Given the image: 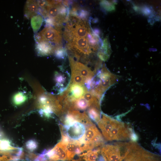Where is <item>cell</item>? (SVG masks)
<instances>
[{"label":"cell","instance_id":"6da1fadb","mask_svg":"<svg viewBox=\"0 0 161 161\" xmlns=\"http://www.w3.org/2000/svg\"><path fill=\"white\" fill-rule=\"evenodd\" d=\"M98 122L105 139L108 141L125 140L130 139L132 132L124 123L118 121L104 114Z\"/></svg>","mask_w":161,"mask_h":161},{"label":"cell","instance_id":"7a4b0ae2","mask_svg":"<svg viewBox=\"0 0 161 161\" xmlns=\"http://www.w3.org/2000/svg\"><path fill=\"white\" fill-rule=\"evenodd\" d=\"M120 154V157L127 161H161L160 155L145 150L133 142H122Z\"/></svg>","mask_w":161,"mask_h":161},{"label":"cell","instance_id":"3957f363","mask_svg":"<svg viewBox=\"0 0 161 161\" xmlns=\"http://www.w3.org/2000/svg\"><path fill=\"white\" fill-rule=\"evenodd\" d=\"M71 68L70 83H76L84 85L89 79L95 75V72L87 66L68 56Z\"/></svg>","mask_w":161,"mask_h":161},{"label":"cell","instance_id":"277c9868","mask_svg":"<svg viewBox=\"0 0 161 161\" xmlns=\"http://www.w3.org/2000/svg\"><path fill=\"white\" fill-rule=\"evenodd\" d=\"M35 38L36 42L47 41L57 46L62 47V33L52 27L46 26L36 34Z\"/></svg>","mask_w":161,"mask_h":161},{"label":"cell","instance_id":"5b68a950","mask_svg":"<svg viewBox=\"0 0 161 161\" xmlns=\"http://www.w3.org/2000/svg\"><path fill=\"white\" fill-rule=\"evenodd\" d=\"M61 133L66 135L71 140L78 141L84 136L85 131V126L82 123L76 121L69 126L60 125Z\"/></svg>","mask_w":161,"mask_h":161},{"label":"cell","instance_id":"8992f818","mask_svg":"<svg viewBox=\"0 0 161 161\" xmlns=\"http://www.w3.org/2000/svg\"><path fill=\"white\" fill-rule=\"evenodd\" d=\"M100 152L106 161H120V148L118 142L103 145Z\"/></svg>","mask_w":161,"mask_h":161},{"label":"cell","instance_id":"52a82bcc","mask_svg":"<svg viewBox=\"0 0 161 161\" xmlns=\"http://www.w3.org/2000/svg\"><path fill=\"white\" fill-rule=\"evenodd\" d=\"M66 145L60 141L52 149L47 151L46 157L53 161H64L67 160Z\"/></svg>","mask_w":161,"mask_h":161},{"label":"cell","instance_id":"ba28073f","mask_svg":"<svg viewBox=\"0 0 161 161\" xmlns=\"http://www.w3.org/2000/svg\"><path fill=\"white\" fill-rule=\"evenodd\" d=\"M58 47H60L47 41L36 42L35 49L38 55L39 56H47L53 54Z\"/></svg>","mask_w":161,"mask_h":161},{"label":"cell","instance_id":"9c48e42d","mask_svg":"<svg viewBox=\"0 0 161 161\" xmlns=\"http://www.w3.org/2000/svg\"><path fill=\"white\" fill-rule=\"evenodd\" d=\"M67 160L73 159L75 155L83 152L82 144L78 141L71 140L66 145Z\"/></svg>","mask_w":161,"mask_h":161},{"label":"cell","instance_id":"30bf717a","mask_svg":"<svg viewBox=\"0 0 161 161\" xmlns=\"http://www.w3.org/2000/svg\"><path fill=\"white\" fill-rule=\"evenodd\" d=\"M85 127L86 131L84 136L78 140L83 146L88 144L96 135L100 133L93 123Z\"/></svg>","mask_w":161,"mask_h":161},{"label":"cell","instance_id":"8fae6325","mask_svg":"<svg viewBox=\"0 0 161 161\" xmlns=\"http://www.w3.org/2000/svg\"><path fill=\"white\" fill-rule=\"evenodd\" d=\"M39 11V7L37 1L27 0L26 2L24 9V15L27 18H32L36 15Z\"/></svg>","mask_w":161,"mask_h":161},{"label":"cell","instance_id":"7c38bea8","mask_svg":"<svg viewBox=\"0 0 161 161\" xmlns=\"http://www.w3.org/2000/svg\"><path fill=\"white\" fill-rule=\"evenodd\" d=\"M111 47L108 39H104L97 55L102 60L106 61L109 58L111 52Z\"/></svg>","mask_w":161,"mask_h":161},{"label":"cell","instance_id":"4fadbf2b","mask_svg":"<svg viewBox=\"0 0 161 161\" xmlns=\"http://www.w3.org/2000/svg\"><path fill=\"white\" fill-rule=\"evenodd\" d=\"M100 149L98 148L95 150H89L79 154V156L80 157H82L85 161H96L100 152Z\"/></svg>","mask_w":161,"mask_h":161},{"label":"cell","instance_id":"5bb4252c","mask_svg":"<svg viewBox=\"0 0 161 161\" xmlns=\"http://www.w3.org/2000/svg\"><path fill=\"white\" fill-rule=\"evenodd\" d=\"M100 109L95 107H89L87 110V114L90 119L97 123L101 119Z\"/></svg>","mask_w":161,"mask_h":161},{"label":"cell","instance_id":"9a60e30c","mask_svg":"<svg viewBox=\"0 0 161 161\" xmlns=\"http://www.w3.org/2000/svg\"><path fill=\"white\" fill-rule=\"evenodd\" d=\"M43 21L41 15H36L32 17L31 20V26L35 32H37L41 27Z\"/></svg>","mask_w":161,"mask_h":161},{"label":"cell","instance_id":"2e32d148","mask_svg":"<svg viewBox=\"0 0 161 161\" xmlns=\"http://www.w3.org/2000/svg\"><path fill=\"white\" fill-rule=\"evenodd\" d=\"M27 96L23 92H19L16 93L13 96V102L16 106L22 104L27 100Z\"/></svg>","mask_w":161,"mask_h":161},{"label":"cell","instance_id":"e0dca14e","mask_svg":"<svg viewBox=\"0 0 161 161\" xmlns=\"http://www.w3.org/2000/svg\"><path fill=\"white\" fill-rule=\"evenodd\" d=\"M11 144V141L7 139L4 138L0 140V150L7 151L18 149L12 146Z\"/></svg>","mask_w":161,"mask_h":161},{"label":"cell","instance_id":"ac0fdd59","mask_svg":"<svg viewBox=\"0 0 161 161\" xmlns=\"http://www.w3.org/2000/svg\"><path fill=\"white\" fill-rule=\"evenodd\" d=\"M55 56L58 58L64 59L66 58L67 53L66 49L62 47H57L54 52Z\"/></svg>","mask_w":161,"mask_h":161},{"label":"cell","instance_id":"d6986e66","mask_svg":"<svg viewBox=\"0 0 161 161\" xmlns=\"http://www.w3.org/2000/svg\"><path fill=\"white\" fill-rule=\"evenodd\" d=\"M25 146L28 150L32 151L37 149L38 147V143L35 140L30 139L26 142Z\"/></svg>","mask_w":161,"mask_h":161},{"label":"cell","instance_id":"ffe728a7","mask_svg":"<svg viewBox=\"0 0 161 161\" xmlns=\"http://www.w3.org/2000/svg\"><path fill=\"white\" fill-rule=\"evenodd\" d=\"M76 15L81 19L86 20L89 15L88 11L84 9L78 8L76 13Z\"/></svg>","mask_w":161,"mask_h":161},{"label":"cell","instance_id":"44dd1931","mask_svg":"<svg viewBox=\"0 0 161 161\" xmlns=\"http://www.w3.org/2000/svg\"><path fill=\"white\" fill-rule=\"evenodd\" d=\"M100 5L104 9L107 11H111L114 9V7L110 1H102L100 2Z\"/></svg>","mask_w":161,"mask_h":161},{"label":"cell","instance_id":"7402d4cb","mask_svg":"<svg viewBox=\"0 0 161 161\" xmlns=\"http://www.w3.org/2000/svg\"><path fill=\"white\" fill-rule=\"evenodd\" d=\"M37 2L39 9H44L45 8L49 5L47 1L38 0Z\"/></svg>","mask_w":161,"mask_h":161},{"label":"cell","instance_id":"603a6c76","mask_svg":"<svg viewBox=\"0 0 161 161\" xmlns=\"http://www.w3.org/2000/svg\"><path fill=\"white\" fill-rule=\"evenodd\" d=\"M130 139L133 142H136L138 139V137L136 134L132 131L130 134Z\"/></svg>","mask_w":161,"mask_h":161},{"label":"cell","instance_id":"cb8c5ba5","mask_svg":"<svg viewBox=\"0 0 161 161\" xmlns=\"http://www.w3.org/2000/svg\"><path fill=\"white\" fill-rule=\"evenodd\" d=\"M72 161H82L80 159H79L78 160H73Z\"/></svg>","mask_w":161,"mask_h":161},{"label":"cell","instance_id":"d4e9b609","mask_svg":"<svg viewBox=\"0 0 161 161\" xmlns=\"http://www.w3.org/2000/svg\"><path fill=\"white\" fill-rule=\"evenodd\" d=\"M5 156H4L3 157H1L0 156V160H1V159H3V158H4V157H5Z\"/></svg>","mask_w":161,"mask_h":161},{"label":"cell","instance_id":"484cf974","mask_svg":"<svg viewBox=\"0 0 161 161\" xmlns=\"http://www.w3.org/2000/svg\"><path fill=\"white\" fill-rule=\"evenodd\" d=\"M4 151H0V153L3 154Z\"/></svg>","mask_w":161,"mask_h":161},{"label":"cell","instance_id":"4316f807","mask_svg":"<svg viewBox=\"0 0 161 161\" xmlns=\"http://www.w3.org/2000/svg\"></svg>","mask_w":161,"mask_h":161}]
</instances>
